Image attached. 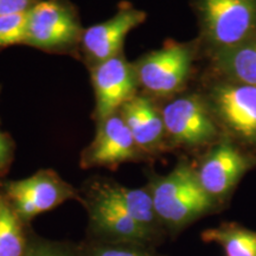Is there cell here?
<instances>
[{
    "label": "cell",
    "mask_w": 256,
    "mask_h": 256,
    "mask_svg": "<svg viewBox=\"0 0 256 256\" xmlns=\"http://www.w3.org/2000/svg\"><path fill=\"white\" fill-rule=\"evenodd\" d=\"M211 63L218 78L256 86V37L211 54Z\"/></svg>",
    "instance_id": "5bb4252c"
},
{
    "label": "cell",
    "mask_w": 256,
    "mask_h": 256,
    "mask_svg": "<svg viewBox=\"0 0 256 256\" xmlns=\"http://www.w3.org/2000/svg\"><path fill=\"white\" fill-rule=\"evenodd\" d=\"M0 194V256H26L34 232Z\"/></svg>",
    "instance_id": "2e32d148"
},
{
    "label": "cell",
    "mask_w": 256,
    "mask_h": 256,
    "mask_svg": "<svg viewBox=\"0 0 256 256\" xmlns=\"http://www.w3.org/2000/svg\"><path fill=\"white\" fill-rule=\"evenodd\" d=\"M255 166L254 152L247 151L229 138L222 136L208 148L194 170L206 194L222 206L243 176Z\"/></svg>",
    "instance_id": "9c48e42d"
},
{
    "label": "cell",
    "mask_w": 256,
    "mask_h": 256,
    "mask_svg": "<svg viewBox=\"0 0 256 256\" xmlns=\"http://www.w3.org/2000/svg\"><path fill=\"white\" fill-rule=\"evenodd\" d=\"M81 203L88 211V238L106 242L140 243L156 248L148 234L107 190L104 178H92L84 185Z\"/></svg>",
    "instance_id": "52a82bcc"
},
{
    "label": "cell",
    "mask_w": 256,
    "mask_h": 256,
    "mask_svg": "<svg viewBox=\"0 0 256 256\" xmlns=\"http://www.w3.org/2000/svg\"><path fill=\"white\" fill-rule=\"evenodd\" d=\"M89 69L95 92V118L98 122L119 112L127 101L139 94L136 69L133 63L124 58V54Z\"/></svg>",
    "instance_id": "7c38bea8"
},
{
    "label": "cell",
    "mask_w": 256,
    "mask_h": 256,
    "mask_svg": "<svg viewBox=\"0 0 256 256\" xmlns=\"http://www.w3.org/2000/svg\"><path fill=\"white\" fill-rule=\"evenodd\" d=\"M154 209L168 235L174 236L202 217L220 208L198 180L194 166L180 162L165 176H153L147 184Z\"/></svg>",
    "instance_id": "6da1fadb"
},
{
    "label": "cell",
    "mask_w": 256,
    "mask_h": 256,
    "mask_svg": "<svg viewBox=\"0 0 256 256\" xmlns=\"http://www.w3.org/2000/svg\"><path fill=\"white\" fill-rule=\"evenodd\" d=\"M26 34V12L0 16V50L24 46Z\"/></svg>",
    "instance_id": "ac0fdd59"
},
{
    "label": "cell",
    "mask_w": 256,
    "mask_h": 256,
    "mask_svg": "<svg viewBox=\"0 0 256 256\" xmlns=\"http://www.w3.org/2000/svg\"><path fill=\"white\" fill-rule=\"evenodd\" d=\"M26 256H80L78 243L52 241L34 234Z\"/></svg>",
    "instance_id": "d6986e66"
},
{
    "label": "cell",
    "mask_w": 256,
    "mask_h": 256,
    "mask_svg": "<svg viewBox=\"0 0 256 256\" xmlns=\"http://www.w3.org/2000/svg\"><path fill=\"white\" fill-rule=\"evenodd\" d=\"M210 54L256 37V0H192Z\"/></svg>",
    "instance_id": "3957f363"
},
{
    "label": "cell",
    "mask_w": 256,
    "mask_h": 256,
    "mask_svg": "<svg viewBox=\"0 0 256 256\" xmlns=\"http://www.w3.org/2000/svg\"><path fill=\"white\" fill-rule=\"evenodd\" d=\"M119 112L147 160L170 148L162 110L156 107L152 98L136 94Z\"/></svg>",
    "instance_id": "4fadbf2b"
},
{
    "label": "cell",
    "mask_w": 256,
    "mask_h": 256,
    "mask_svg": "<svg viewBox=\"0 0 256 256\" xmlns=\"http://www.w3.org/2000/svg\"><path fill=\"white\" fill-rule=\"evenodd\" d=\"M0 90H2V86H0Z\"/></svg>",
    "instance_id": "7402d4cb"
},
{
    "label": "cell",
    "mask_w": 256,
    "mask_h": 256,
    "mask_svg": "<svg viewBox=\"0 0 256 256\" xmlns=\"http://www.w3.org/2000/svg\"><path fill=\"white\" fill-rule=\"evenodd\" d=\"M200 238L206 243L218 244L226 256H256V232L238 223H220L204 230Z\"/></svg>",
    "instance_id": "9a60e30c"
},
{
    "label": "cell",
    "mask_w": 256,
    "mask_h": 256,
    "mask_svg": "<svg viewBox=\"0 0 256 256\" xmlns=\"http://www.w3.org/2000/svg\"><path fill=\"white\" fill-rule=\"evenodd\" d=\"M0 194L28 224L40 214L55 209L66 202H81L80 192L50 168L40 170L19 180L0 182Z\"/></svg>",
    "instance_id": "ba28073f"
},
{
    "label": "cell",
    "mask_w": 256,
    "mask_h": 256,
    "mask_svg": "<svg viewBox=\"0 0 256 256\" xmlns=\"http://www.w3.org/2000/svg\"><path fill=\"white\" fill-rule=\"evenodd\" d=\"M204 96L223 136L255 153L256 86L218 78Z\"/></svg>",
    "instance_id": "7a4b0ae2"
},
{
    "label": "cell",
    "mask_w": 256,
    "mask_h": 256,
    "mask_svg": "<svg viewBox=\"0 0 256 256\" xmlns=\"http://www.w3.org/2000/svg\"><path fill=\"white\" fill-rule=\"evenodd\" d=\"M147 160L120 112L98 121L92 142L81 152L82 168H116L124 162Z\"/></svg>",
    "instance_id": "30bf717a"
},
{
    "label": "cell",
    "mask_w": 256,
    "mask_h": 256,
    "mask_svg": "<svg viewBox=\"0 0 256 256\" xmlns=\"http://www.w3.org/2000/svg\"><path fill=\"white\" fill-rule=\"evenodd\" d=\"M82 28L69 0H40L26 12L24 46L51 54L80 52Z\"/></svg>",
    "instance_id": "277c9868"
},
{
    "label": "cell",
    "mask_w": 256,
    "mask_h": 256,
    "mask_svg": "<svg viewBox=\"0 0 256 256\" xmlns=\"http://www.w3.org/2000/svg\"><path fill=\"white\" fill-rule=\"evenodd\" d=\"M194 54L192 44L170 40L136 60L133 66L142 94L152 98H174L190 78Z\"/></svg>",
    "instance_id": "8992f818"
},
{
    "label": "cell",
    "mask_w": 256,
    "mask_h": 256,
    "mask_svg": "<svg viewBox=\"0 0 256 256\" xmlns=\"http://www.w3.org/2000/svg\"><path fill=\"white\" fill-rule=\"evenodd\" d=\"M146 12L124 2L107 20L83 30L80 54L89 68L122 54L127 34L146 20Z\"/></svg>",
    "instance_id": "8fae6325"
},
{
    "label": "cell",
    "mask_w": 256,
    "mask_h": 256,
    "mask_svg": "<svg viewBox=\"0 0 256 256\" xmlns=\"http://www.w3.org/2000/svg\"><path fill=\"white\" fill-rule=\"evenodd\" d=\"M162 115L170 148H209L223 136L204 94L174 96L162 108Z\"/></svg>",
    "instance_id": "5b68a950"
},
{
    "label": "cell",
    "mask_w": 256,
    "mask_h": 256,
    "mask_svg": "<svg viewBox=\"0 0 256 256\" xmlns=\"http://www.w3.org/2000/svg\"><path fill=\"white\" fill-rule=\"evenodd\" d=\"M80 256H165L154 247L132 242H106L87 238L78 243Z\"/></svg>",
    "instance_id": "e0dca14e"
},
{
    "label": "cell",
    "mask_w": 256,
    "mask_h": 256,
    "mask_svg": "<svg viewBox=\"0 0 256 256\" xmlns=\"http://www.w3.org/2000/svg\"><path fill=\"white\" fill-rule=\"evenodd\" d=\"M40 0H0V16L28 12Z\"/></svg>",
    "instance_id": "44dd1931"
},
{
    "label": "cell",
    "mask_w": 256,
    "mask_h": 256,
    "mask_svg": "<svg viewBox=\"0 0 256 256\" xmlns=\"http://www.w3.org/2000/svg\"><path fill=\"white\" fill-rule=\"evenodd\" d=\"M14 142L8 133L0 130V176L8 174L14 158Z\"/></svg>",
    "instance_id": "ffe728a7"
}]
</instances>
